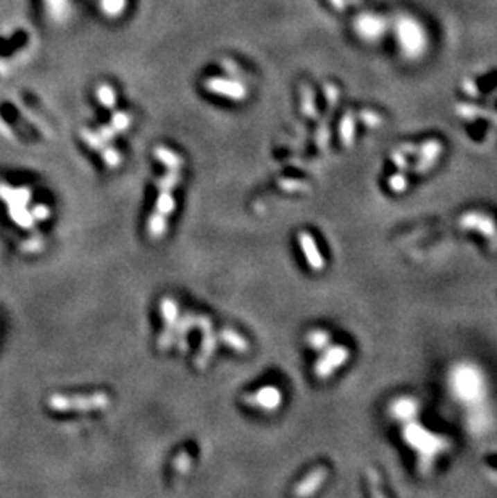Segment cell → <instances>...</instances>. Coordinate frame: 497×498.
Segmentation results:
<instances>
[{
	"mask_svg": "<svg viewBox=\"0 0 497 498\" xmlns=\"http://www.w3.org/2000/svg\"><path fill=\"white\" fill-rule=\"evenodd\" d=\"M218 342L225 344L226 347H229L231 350H234V352L238 353H247L250 348L249 340L245 339L243 334H239L238 331H234V329L231 328L221 329L218 332Z\"/></svg>",
	"mask_w": 497,
	"mask_h": 498,
	"instance_id": "cell-12",
	"label": "cell"
},
{
	"mask_svg": "<svg viewBox=\"0 0 497 498\" xmlns=\"http://www.w3.org/2000/svg\"><path fill=\"white\" fill-rule=\"evenodd\" d=\"M191 466H193V456L189 455V452L186 450L180 452L173 461L175 470L181 472V474H184V472H188L191 470Z\"/></svg>",
	"mask_w": 497,
	"mask_h": 498,
	"instance_id": "cell-22",
	"label": "cell"
},
{
	"mask_svg": "<svg viewBox=\"0 0 497 498\" xmlns=\"http://www.w3.org/2000/svg\"><path fill=\"white\" fill-rule=\"evenodd\" d=\"M180 181L181 176L178 170H170L166 175H164L159 181H157V187H159L160 190H173L175 187L180 184Z\"/></svg>",
	"mask_w": 497,
	"mask_h": 498,
	"instance_id": "cell-19",
	"label": "cell"
},
{
	"mask_svg": "<svg viewBox=\"0 0 497 498\" xmlns=\"http://www.w3.org/2000/svg\"><path fill=\"white\" fill-rule=\"evenodd\" d=\"M155 159H159L168 170H180L184 165V160L178 154H175L173 150L166 149V147H157Z\"/></svg>",
	"mask_w": 497,
	"mask_h": 498,
	"instance_id": "cell-17",
	"label": "cell"
},
{
	"mask_svg": "<svg viewBox=\"0 0 497 498\" xmlns=\"http://www.w3.org/2000/svg\"><path fill=\"white\" fill-rule=\"evenodd\" d=\"M417 402L413 398L403 397V398H397L394 400V403L391 405V415L397 418V419H410L413 416H417L418 408H417Z\"/></svg>",
	"mask_w": 497,
	"mask_h": 498,
	"instance_id": "cell-13",
	"label": "cell"
},
{
	"mask_svg": "<svg viewBox=\"0 0 497 498\" xmlns=\"http://www.w3.org/2000/svg\"><path fill=\"white\" fill-rule=\"evenodd\" d=\"M362 116H365V120H367V123H368V126H373V127H375V126H380L381 118L378 116L376 113H370V112H367L365 115H362Z\"/></svg>",
	"mask_w": 497,
	"mask_h": 498,
	"instance_id": "cell-27",
	"label": "cell"
},
{
	"mask_svg": "<svg viewBox=\"0 0 497 498\" xmlns=\"http://www.w3.org/2000/svg\"><path fill=\"white\" fill-rule=\"evenodd\" d=\"M391 159H392V161H394V165L399 168V171L406 172L407 170H410V165H408V161L406 159V154H403V152H401L397 149V152L392 154Z\"/></svg>",
	"mask_w": 497,
	"mask_h": 498,
	"instance_id": "cell-25",
	"label": "cell"
},
{
	"mask_svg": "<svg viewBox=\"0 0 497 498\" xmlns=\"http://www.w3.org/2000/svg\"><path fill=\"white\" fill-rule=\"evenodd\" d=\"M102 157H103V161H105L107 166H110V168H116L121 161V157L115 149H103Z\"/></svg>",
	"mask_w": 497,
	"mask_h": 498,
	"instance_id": "cell-24",
	"label": "cell"
},
{
	"mask_svg": "<svg viewBox=\"0 0 497 498\" xmlns=\"http://www.w3.org/2000/svg\"><path fill=\"white\" fill-rule=\"evenodd\" d=\"M195 328H198V314L188 312L183 317H180L175 328V345L181 353H186L189 350L188 335Z\"/></svg>",
	"mask_w": 497,
	"mask_h": 498,
	"instance_id": "cell-11",
	"label": "cell"
},
{
	"mask_svg": "<svg viewBox=\"0 0 497 498\" xmlns=\"http://www.w3.org/2000/svg\"><path fill=\"white\" fill-rule=\"evenodd\" d=\"M31 216H33V220L44 221V220H47L49 216H51V208H49L47 205H36L31 210Z\"/></svg>",
	"mask_w": 497,
	"mask_h": 498,
	"instance_id": "cell-26",
	"label": "cell"
},
{
	"mask_svg": "<svg viewBox=\"0 0 497 498\" xmlns=\"http://www.w3.org/2000/svg\"><path fill=\"white\" fill-rule=\"evenodd\" d=\"M467 377L469 379H465L462 366H457L455 371L451 373L449 382L452 392H455L457 397L465 402H471L475 400V398H478V393L483 395L485 381L483 377H481V373H478V369L475 366H470V364H467Z\"/></svg>",
	"mask_w": 497,
	"mask_h": 498,
	"instance_id": "cell-2",
	"label": "cell"
},
{
	"mask_svg": "<svg viewBox=\"0 0 497 498\" xmlns=\"http://www.w3.org/2000/svg\"><path fill=\"white\" fill-rule=\"evenodd\" d=\"M175 208H176V202H175L173 194H171V190H160L159 199H157V202H155L154 211L168 218V216H171V213L175 211Z\"/></svg>",
	"mask_w": 497,
	"mask_h": 498,
	"instance_id": "cell-18",
	"label": "cell"
},
{
	"mask_svg": "<svg viewBox=\"0 0 497 498\" xmlns=\"http://www.w3.org/2000/svg\"><path fill=\"white\" fill-rule=\"evenodd\" d=\"M462 229L476 231L485 238H494L497 234V223L493 216L486 213H478V211H469V213L462 215L459 221Z\"/></svg>",
	"mask_w": 497,
	"mask_h": 498,
	"instance_id": "cell-7",
	"label": "cell"
},
{
	"mask_svg": "<svg viewBox=\"0 0 497 498\" xmlns=\"http://www.w3.org/2000/svg\"><path fill=\"white\" fill-rule=\"evenodd\" d=\"M160 314L164 319V331H162L157 347L160 350H168L175 345V328L180 319V307L173 299L164 297L160 300Z\"/></svg>",
	"mask_w": 497,
	"mask_h": 498,
	"instance_id": "cell-5",
	"label": "cell"
},
{
	"mask_svg": "<svg viewBox=\"0 0 497 498\" xmlns=\"http://www.w3.org/2000/svg\"><path fill=\"white\" fill-rule=\"evenodd\" d=\"M166 223H168L166 216L154 211V213L150 215L149 221H147V234H149L152 239H162L166 233Z\"/></svg>",
	"mask_w": 497,
	"mask_h": 498,
	"instance_id": "cell-16",
	"label": "cell"
},
{
	"mask_svg": "<svg viewBox=\"0 0 497 498\" xmlns=\"http://www.w3.org/2000/svg\"><path fill=\"white\" fill-rule=\"evenodd\" d=\"M245 403L263 411H277L283 403V393L278 387L265 386L244 397Z\"/></svg>",
	"mask_w": 497,
	"mask_h": 498,
	"instance_id": "cell-6",
	"label": "cell"
},
{
	"mask_svg": "<svg viewBox=\"0 0 497 498\" xmlns=\"http://www.w3.org/2000/svg\"><path fill=\"white\" fill-rule=\"evenodd\" d=\"M198 328L202 332V342L198 357L194 358V366L198 369H204L210 363L216 347H218V334L215 332L211 318L207 314H198Z\"/></svg>",
	"mask_w": 497,
	"mask_h": 498,
	"instance_id": "cell-4",
	"label": "cell"
},
{
	"mask_svg": "<svg viewBox=\"0 0 497 498\" xmlns=\"http://www.w3.org/2000/svg\"><path fill=\"white\" fill-rule=\"evenodd\" d=\"M417 29V24L413 23H402L401 28H399V34H401V42H403V46H406V48H408V51H415V48H418L421 46V41H423V36L421 33H417L415 36H413V31Z\"/></svg>",
	"mask_w": 497,
	"mask_h": 498,
	"instance_id": "cell-14",
	"label": "cell"
},
{
	"mask_svg": "<svg viewBox=\"0 0 497 498\" xmlns=\"http://www.w3.org/2000/svg\"><path fill=\"white\" fill-rule=\"evenodd\" d=\"M417 154L420 155V161L415 166H410L412 171L418 172V175H423V172H426L430 168L435 165V161L439 159V155L442 154V144L439 141L436 139H431V141H426L425 144L418 147Z\"/></svg>",
	"mask_w": 497,
	"mask_h": 498,
	"instance_id": "cell-10",
	"label": "cell"
},
{
	"mask_svg": "<svg viewBox=\"0 0 497 498\" xmlns=\"http://www.w3.org/2000/svg\"><path fill=\"white\" fill-rule=\"evenodd\" d=\"M494 249H497V245H494Z\"/></svg>",
	"mask_w": 497,
	"mask_h": 498,
	"instance_id": "cell-28",
	"label": "cell"
},
{
	"mask_svg": "<svg viewBox=\"0 0 497 498\" xmlns=\"http://www.w3.org/2000/svg\"><path fill=\"white\" fill-rule=\"evenodd\" d=\"M328 479V470L324 466H318L308 472L307 476L304 477L302 481L297 482V486L294 487V495L296 497H310L317 492L320 487L323 486V482Z\"/></svg>",
	"mask_w": 497,
	"mask_h": 498,
	"instance_id": "cell-9",
	"label": "cell"
},
{
	"mask_svg": "<svg viewBox=\"0 0 497 498\" xmlns=\"http://www.w3.org/2000/svg\"><path fill=\"white\" fill-rule=\"evenodd\" d=\"M47 405L52 411L58 413H91L105 410L110 405V397L105 392H92V393H81V395H63V393H55L51 395L47 400Z\"/></svg>",
	"mask_w": 497,
	"mask_h": 498,
	"instance_id": "cell-1",
	"label": "cell"
},
{
	"mask_svg": "<svg viewBox=\"0 0 497 498\" xmlns=\"http://www.w3.org/2000/svg\"><path fill=\"white\" fill-rule=\"evenodd\" d=\"M387 184H390L391 190L396 192V194H402V192H406L407 186H408V179L406 176V172H396L394 176L390 177V181H387Z\"/></svg>",
	"mask_w": 497,
	"mask_h": 498,
	"instance_id": "cell-23",
	"label": "cell"
},
{
	"mask_svg": "<svg viewBox=\"0 0 497 498\" xmlns=\"http://www.w3.org/2000/svg\"><path fill=\"white\" fill-rule=\"evenodd\" d=\"M351 358V350L346 345L329 344L313 364V374L318 379H328Z\"/></svg>",
	"mask_w": 497,
	"mask_h": 498,
	"instance_id": "cell-3",
	"label": "cell"
},
{
	"mask_svg": "<svg viewBox=\"0 0 497 498\" xmlns=\"http://www.w3.org/2000/svg\"><path fill=\"white\" fill-rule=\"evenodd\" d=\"M279 187L284 192H308L310 186L305 181L300 179H293V177H283V179L278 181Z\"/></svg>",
	"mask_w": 497,
	"mask_h": 498,
	"instance_id": "cell-20",
	"label": "cell"
},
{
	"mask_svg": "<svg viewBox=\"0 0 497 498\" xmlns=\"http://www.w3.org/2000/svg\"><path fill=\"white\" fill-rule=\"evenodd\" d=\"M354 132H356V125H354L352 116H346L342 120V126H341V139L344 145H352L354 141Z\"/></svg>",
	"mask_w": 497,
	"mask_h": 498,
	"instance_id": "cell-21",
	"label": "cell"
},
{
	"mask_svg": "<svg viewBox=\"0 0 497 498\" xmlns=\"http://www.w3.org/2000/svg\"><path fill=\"white\" fill-rule=\"evenodd\" d=\"M305 342L315 352H323L331 344V334L326 329H312V331H308L307 337H305Z\"/></svg>",
	"mask_w": 497,
	"mask_h": 498,
	"instance_id": "cell-15",
	"label": "cell"
},
{
	"mask_svg": "<svg viewBox=\"0 0 497 498\" xmlns=\"http://www.w3.org/2000/svg\"><path fill=\"white\" fill-rule=\"evenodd\" d=\"M297 240H299L300 249H302V251H304L305 260H307L308 268L315 271V273L323 271L324 269V258H323L322 251H320V249H318L317 242H315L313 235L307 233V231H302V233L297 235Z\"/></svg>",
	"mask_w": 497,
	"mask_h": 498,
	"instance_id": "cell-8",
	"label": "cell"
}]
</instances>
